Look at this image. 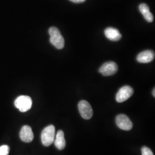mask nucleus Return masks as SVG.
Listing matches in <instances>:
<instances>
[{
	"label": "nucleus",
	"mask_w": 155,
	"mask_h": 155,
	"mask_svg": "<svg viewBox=\"0 0 155 155\" xmlns=\"http://www.w3.org/2000/svg\"><path fill=\"white\" fill-rule=\"evenodd\" d=\"M10 148L7 145H3L0 147V155H8Z\"/></svg>",
	"instance_id": "13"
},
{
	"label": "nucleus",
	"mask_w": 155,
	"mask_h": 155,
	"mask_svg": "<svg viewBox=\"0 0 155 155\" xmlns=\"http://www.w3.org/2000/svg\"><path fill=\"white\" fill-rule=\"evenodd\" d=\"M48 33L50 36V43L56 48L58 50L63 49L64 47V39L59 30L55 27H52L49 29Z\"/></svg>",
	"instance_id": "1"
},
{
	"label": "nucleus",
	"mask_w": 155,
	"mask_h": 155,
	"mask_svg": "<svg viewBox=\"0 0 155 155\" xmlns=\"http://www.w3.org/2000/svg\"><path fill=\"white\" fill-rule=\"evenodd\" d=\"M155 89H153V91H152V94H153V97H155Z\"/></svg>",
	"instance_id": "16"
},
{
	"label": "nucleus",
	"mask_w": 155,
	"mask_h": 155,
	"mask_svg": "<svg viewBox=\"0 0 155 155\" xmlns=\"http://www.w3.org/2000/svg\"><path fill=\"white\" fill-rule=\"evenodd\" d=\"M116 122L117 127L124 130H130L133 127V123L125 114L118 115L116 118Z\"/></svg>",
	"instance_id": "6"
},
{
	"label": "nucleus",
	"mask_w": 155,
	"mask_h": 155,
	"mask_svg": "<svg viewBox=\"0 0 155 155\" xmlns=\"http://www.w3.org/2000/svg\"><path fill=\"white\" fill-rule=\"evenodd\" d=\"M78 110L82 117L85 120H90L93 115V110L91 106L85 100H82L79 102Z\"/></svg>",
	"instance_id": "4"
},
{
	"label": "nucleus",
	"mask_w": 155,
	"mask_h": 155,
	"mask_svg": "<svg viewBox=\"0 0 155 155\" xmlns=\"http://www.w3.org/2000/svg\"><path fill=\"white\" fill-rule=\"evenodd\" d=\"M139 11L144 16V18L149 22L153 21V16L150 12L148 6L145 4H141L139 6Z\"/></svg>",
	"instance_id": "12"
},
{
	"label": "nucleus",
	"mask_w": 155,
	"mask_h": 155,
	"mask_svg": "<svg viewBox=\"0 0 155 155\" xmlns=\"http://www.w3.org/2000/svg\"><path fill=\"white\" fill-rule=\"evenodd\" d=\"M70 1H71L74 3H82L84 2L86 0H70Z\"/></svg>",
	"instance_id": "15"
},
{
	"label": "nucleus",
	"mask_w": 155,
	"mask_h": 155,
	"mask_svg": "<svg viewBox=\"0 0 155 155\" xmlns=\"http://www.w3.org/2000/svg\"><path fill=\"white\" fill-rule=\"evenodd\" d=\"M155 59V52L152 50H145L137 56V61L141 63H148Z\"/></svg>",
	"instance_id": "9"
},
{
	"label": "nucleus",
	"mask_w": 155,
	"mask_h": 155,
	"mask_svg": "<svg viewBox=\"0 0 155 155\" xmlns=\"http://www.w3.org/2000/svg\"><path fill=\"white\" fill-rule=\"evenodd\" d=\"M134 93L133 88L129 86H124L118 90L116 96V100L118 103H122L132 96Z\"/></svg>",
	"instance_id": "5"
},
{
	"label": "nucleus",
	"mask_w": 155,
	"mask_h": 155,
	"mask_svg": "<svg viewBox=\"0 0 155 155\" xmlns=\"http://www.w3.org/2000/svg\"><path fill=\"white\" fill-rule=\"evenodd\" d=\"M54 143L58 150H61L65 148L66 142L64 139V134L63 130H60L57 132Z\"/></svg>",
	"instance_id": "11"
},
{
	"label": "nucleus",
	"mask_w": 155,
	"mask_h": 155,
	"mask_svg": "<svg viewBox=\"0 0 155 155\" xmlns=\"http://www.w3.org/2000/svg\"><path fill=\"white\" fill-rule=\"evenodd\" d=\"M20 137L21 141L25 143H31L32 141L34 135L31 127L28 125L23 126L20 132Z\"/></svg>",
	"instance_id": "8"
},
{
	"label": "nucleus",
	"mask_w": 155,
	"mask_h": 155,
	"mask_svg": "<svg viewBox=\"0 0 155 155\" xmlns=\"http://www.w3.org/2000/svg\"><path fill=\"white\" fill-rule=\"evenodd\" d=\"M15 105L21 112H26L31 109L32 106V101L29 96L21 95L15 100Z\"/></svg>",
	"instance_id": "3"
},
{
	"label": "nucleus",
	"mask_w": 155,
	"mask_h": 155,
	"mask_svg": "<svg viewBox=\"0 0 155 155\" xmlns=\"http://www.w3.org/2000/svg\"><path fill=\"white\" fill-rule=\"evenodd\" d=\"M141 153L142 155H154L152 150L146 146H144L142 147Z\"/></svg>",
	"instance_id": "14"
},
{
	"label": "nucleus",
	"mask_w": 155,
	"mask_h": 155,
	"mask_svg": "<svg viewBox=\"0 0 155 155\" xmlns=\"http://www.w3.org/2000/svg\"><path fill=\"white\" fill-rule=\"evenodd\" d=\"M117 71L118 66L114 61L106 62L99 68V72L105 77L114 75Z\"/></svg>",
	"instance_id": "7"
},
{
	"label": "nucleus",
	"mask_w": 155,
	"mask_h": 155,
	"mask_svg": "<svg viewBox=\"0 0 155 155\" xmlns=\"http://www.w3.org/2000/svg\"><path fill=\"white\" fill-rule=\"evenodd\" d=\"M55 127L53 125L45 127L41 134V140L45 147H49L54 142L55 137Z\"/></svg>",
	"instance_id": "2"
},
{
	"label": "nucleus",
	"mask_w": 155,
	"mask_h": 155,
	"mask_svg": "<svg viewBox=\"0 0 155 155\" xmlns=\"http://www.w3.org/2000/svg\"><path fill=\"white\" fill-rule=\"evenodd\" d=\"M105 36L111 41H119L122 38V35L116 28H107L105 30Z\"/></svg>",
	"instance_id": "10"
}]
</instances>
